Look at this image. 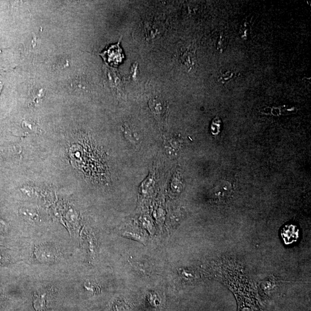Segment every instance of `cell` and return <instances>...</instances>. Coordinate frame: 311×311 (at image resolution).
<instances>
[{
    "mask_svg": "<svg viewBox=\"0 0 311 311\" xmlns=\"http://www.w3.org/2000/svg\"><path fill=\"white\" fill-rule=\"evenodd\" d=\"M149 108L153 115L157 120L161 121L166 117L167 106L165 101L161 97L152 98L149 102Z\"/></svg>",
    "mask_w": 311,
    "mask_h": 311,
    "instance_id": "cell-1",
    "label": "cell"
},
{
    "mask_svg": "<svg viewBox=\"0 0 311 311\" xmlns=\"http://www.w3.org/2000/svg\"><path fill=\"white\" fill-rule=\"evenodd\" d=\"M281 236L286 245H288L297 241L299 237V230L296 226L290 224L283 228Z\"/></svg>",
    "mask_w": 311,
    "mask_h": 311,
    "instance_id": "cell-3",
    "label": "cell"
},
{
    "mask_svg": "<svg viewBox=\"0 0 311 311\" xmlns=\"http://www.w3.org/2000/svg\"><path fill=\"white\" fill-rule=\"evenodd\" d=\"M2 300V294H0V300Z\"/></svg>",
    "mask_w": 311,
    "mask_h": 311,
    "instance_id": "cell-5",
    "label": "cell"
},
{
    "mask_svg": "<svg viewBox=\"0 0 311 311\" xmlns=\"http://www.w3.org/2000/svg\"><path fill=\"white\" fill-rule=\"evenodd\" d=\"M2 88H3V85L1 83V82H0V92H1Z\"/></svg>",
    "mask_w": 311,
    "mask_h": 311,
    "instance_id": "cell-4",
    "label": "cell"
},
{
    "mask_svg": "<svg viewBox=\"0 0 311 311\" xmlns=\"http://www.w3.org/2000/svg\"><path fill=\"white\" fill-rule=\"evenodd\" d=\"M106 62L110 64H118L123 60L122 50L120 47V42L117 45L110 46L108 49L100 54Z\"/></svg>",
    "mask_w": 311,
    "mask_h": 311,
    "instance_id": "cell-2",
    "label": "cell"
}]
</instances>
